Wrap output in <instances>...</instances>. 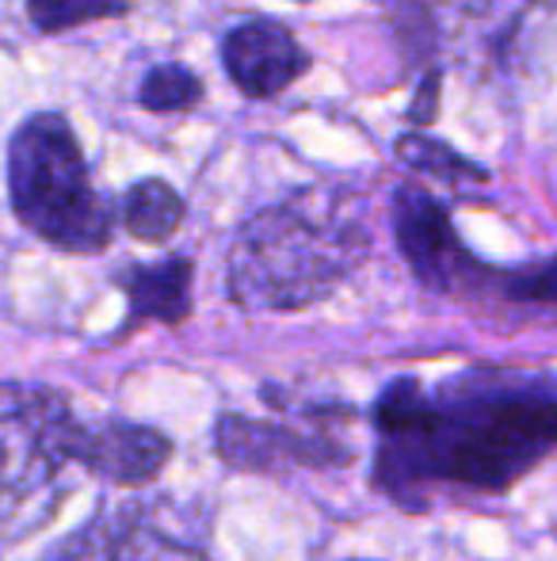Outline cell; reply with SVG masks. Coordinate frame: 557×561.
Masks as SVG:
<instances>
[{
	"mask_svg": "<svg viewBox=\"0 0 557 561\" xmlns=\"http://www.w3.org/2000/svg\"><path fill=\"white\" fill-rule=\"evenodd\" d=\"M374 485L402 508L431 493H508L557 450V378L469 367L423 390L397 378L374 401Z\"/></svg>",
	"mask_w": 557,
	"mask_h": 561,
	"instance_id": "obj_1",
	"label": "cell"
},
{
	"mask_svg": "<svg viewBox=\"0 0 557 561\" xmlns=\"http://www.w3.org/2000/svg\"><path fill=\"white\" fill-rule=\"evenodd\" d=\"M371 237L344 195H294L260 210L230 252V295L248 313H294L325 302L359 264Z\"/></svg>",
	"mask_w": 557,
	"mask_h": 561,
	"instance_id": "obj_2",
	"label": "cell"
},
{
	"mask_svg": "<svg viewBox=\"0 0 557 561\" xmlns=\"http://www.w3.org/2000/svg\"><path fill=\"white\" fill-rule=\"evenodd\" d=\"M12 210L38 241L61 252H100L115 218L92 187L73 126L61 115H31L8 141Z\"/></svg>",
	"mask_w": 557,
	"mask_h": 561,
	"instance_id": "obj_3",
	"label": "cell"
},
{
	"mask_svg": "<svg viewBox=\"0 0 557 561\" xmlns=\"http://www.w3.org/2000/svg\"><path fill=\"white\" fill-rule=\"evenodd\" d=\"M73 428L58 390L0 382V547L43 531L73 493Z\"/></svg>",
	"mask_w": 557,
	"mask_h": 561,
	"instance_id": "obj_4",
	"label": "cell"
},
{
	"mask_svg": "<svg viewBox=\"0 0 557 561\" xmlns=\"http://www.w3.org/2000/svg\"><path fill=\"white\" fill-rule=\"evenodd\" d=\"M394 229L405 260L417 272V279L443 295H462V290L489 287V267H481L451 226V215L443 203H436L420 187H402L394 203Z\"/></svg>",
	"mask_w": 557,
	"mask_h": 561,
	"instance_id": "obj_5",
	"label": "cell"
},
{
	"mask_svg": "<svg viewBox=\"0 0 557 561\" xmlns=\"http://www.w3.org/2000/svg\"><path fill=\"white\" fill-rule=\"evenodd\" d=\"M214 450L225 466L248 473L336 470L351 462V447L328 432H302L279 421L225 413L214 428Z\"/></svg>",
	"mask_w": 557,
	"mask_h": 561,
	"instance_id": "obj_6",
	"label": "cell"
},
{
	"mask_svg": "<svg viewBox=\"0 0 557 561\" xmlns=\"http://www.w3.org/2000/svg\"><path fill=\"white\" fill-rule=\"evenodd\" d=\"M73 458L84 473L112 481V485H146L169 466L172 444L164 432L127 421L77 424Z\"/></svg>",
	"mask_w": 557,
	"mask_h": 561,
	"instance_id": "obj_7",
	"label": "cell"
},
{
	"mask_svg": "<svg viewBox=\"0 0 557 561\" xmlns=\"http://www.w3.org/2000/svg\"><path fill=\"white\" fill-rule=\"evenodd\" d=\"M222 58L233 84L253 100L279 96L310 69V54L279 20H248L233 27L222 43Z\"/></svg>",
	"mask_w": 557,
	"mask_h": 561,
	"instance_id": "obj_8",
	"label": "cell"
},
{
	"mask_svg": "<svg viewBox=\"0 0 557 561\" xmlns=\"http://www.w3.org/2000/svg\"><path fill=\"white\" fill-rule=\"evenodd\" d=\"M119 287L130 298V325L141 321L179 325L192 313V260L172 256L161 264L127 267L119 275Z\"/></svg>",
	"mask_w": 557,
	"mask_h": 561,
	"instance_id": "obj_9",
	"label": "cell"
},
{
	"mask_svg": "<svg viewBox=\"0 0 557 561\" xmlns=\"http://www.w3.org/2000/svg\"><path fill=\"white\" fill-rule=\"evenodd\" d=\"M527 8V0H436V12L443 20V31L459 50L489 54L497 43H504L515 27V15Z\"/></svg>",
	"mask_w": 557,
	"mask_h": 561,
	"instance_id": "obj_10",
	"label": "cell"
},
{
	"mask_svg": "<svg viewBox=\"0 0 557 561\" xmlns=\"http://www.w3.org/2000/svg\"><path fill=\"white\" fill-rule=\"evenodd\" d=\"M96 561H210V558L202 550L187 547V542L169 539L156 527L130 519V524L100 527Z\"/></svg>",
	"mask_w": 557,
	"mask_h": 561,
	"instance_id": "obj_11",
	"label": "cell"
},
{
	"mask_svg": "<svg viewBox=\"0 0 557 561\" xmlns=\"http://www.w3.org/2000/svg\"><path fill=\"white\" fill-rule=\"evenodd\" d=\"M123 222H127V233H135L138 241L161 244L184 222V199L164 180H141L127 192Z\"/></svg>",
	"mask_w": 557,
	"mask_h": 561,
	"instance_id": "obj_12",
	"label": "cell"
},
{
	"mask_svg": "<svg viewBox=\"0 0 557 561\" xmlns=\"http://www.w3.org/2000/svg\"><path fill=\"white\" fill-rule=\"evenodd\" d=\"M127 0H27L31 23L43 35H58V31H73L84 23L112 20V15L127 12Z\"/></svg>",
	"mask_w": 557,
	"mask_h": 561,
	"instance_id": "obj_13",
	"label": "cell"
},
{
	"mask_svg": "<svg viewBox=\"0 0 557 561\" xmlns=\"http://www.w3.org/2000/svg\"><path fill=\"white\" fill-rule=\"evenodd\" d=\"M199 77L179 66H156L141 81V107H149V112H184V107L199 104Z\"/></svg>",
	"mask_w": 557,
	"mask_h": 561,
	"instance_id": "obj_14",
	"label": "cell"
},
{
	"mask_svg": "<svg viewBox=\"0 0 557 561\" xmlns=\"http://www.w3.org/2000/svg\"><path fill=\"white\" fill-rule=\"evenodd\" d=\"M500 283V295L523 306H543V310H557V256L546 264L523 267V272H492Z\"/></svg>",
	"mask_w": 557,
	"mask_h": 561,
	"instance_id": "obj_15",
	"label": "cell"
},
{
	"mask_svg": "<svg viewBox=\"0 0 557 561\" xmlns=\"http://www.w3.org/2000/svg\"><path fill=\"white\" fill-rule=\"evenodd\" d=\"M397 153H402L405 164L431 172V176H443V180H462V176H477V180H481L485 176L481 169H474V164L462 161L454 149H446V146H439V141L423 138V134H409V138H402V141H397Z\"/></svg>",
	"mask_w": 557,
	"mask_h": 561,
	"instance_id": "obj_16",
	"label": "cell"
}]
</instances>
